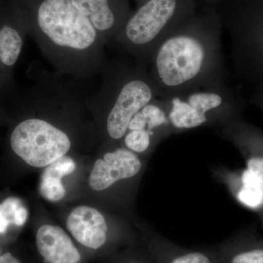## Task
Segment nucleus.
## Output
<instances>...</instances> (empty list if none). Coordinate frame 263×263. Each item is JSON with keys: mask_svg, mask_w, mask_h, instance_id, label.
<instances>
[{"mask_svg": "<svg viewBox=\"0 0 263 263\" xmlns=\"http://www.w3.org/2000/svg\"><path fill=\"white\" fill-rule=\"evenodd\" d=\"M222 29L215 7L199 2L195 13L164 38L147 67L159 98L226 83Z\"/></svg>", "mask_w": 263, "mask_h": 263, "instance_id": "nucleus-1", "label": "nucleus"}, {"mask_svg": "<svg viewBox=\"0 0 263 263\" xmlns=\"http://www.w3.org/2000/svg\"><path fill=\"white\" fill-rule=\"evenodd\" d=\"M27 31L43 57L76 81L102 75L108 60L92 24L71 0H18Z\"/></svg>", "mask_w": 263, "mask_h": 263, "instance_id": "nucleus-2", "label": "nucleus"}, {"mask_svg": "<svg viewBox=\"0 0 263 263\" xmlns=\"http://www.w3.org/2000/svg\"><path fill=\"white\" fill-rule=\"evenodd\" d=\"M102 76L100 90L87 97L88 108L103 119L106 136L119 141L132 119L159 92L147 67L124 55L108 60Z\"/></svg>", "mask_w": 263, "mask_h": 263, "instance_id": "nucleus-3", "label": "nucleus"}, {"mask_svg": "<svg viewBox=\"0 0 263 263\" xmlns=\"http://www.w3.org/2000/svg\"><path fill=\"white\" fill-rule=\"evenodd\" d=\"M198 5L199 0H146L132 12L112 46L147 67L157 46Z\"/></svg>", "mask_w": 263, "mask_h": 263, "instance_id": "nucleus-4", "label": "nucleus"}, {"mask_svg": "<svg viewBox=\"0 0 263 263\" xmlns=\"http://www.w3.org/2000/svg\"><path fill=\"white\" fill-rule=\"evenodd\" d=\"M10 143L15 155L34 167L49 165L67 155L72 145L70 134L41 114L19 122L12 131Z\"/></svg>", "mask_w": 263, "mask_h": 263, "instance_id": "nucleus-5", "label": "nucleus"}, {"mask_svg": "<svg viewBox=\"0 0 263 263\" xmlns=\"http://www.w3.org/2000/svg\"><path fill=\"white\" fill-rule=\"evenodd\" d=\"M162 99L170 124L176 129L200 127L214 114L230 113L234 108V95L226 83L197 86Z\"/></svg>", "mask_w": 263, "mask_h": 263, "instance_id": "nucleus-6", "label": "nucleus"}, {"mask_svg": "<svg viewBox=\"0 0 263 263\" xmlns=\"http://www.w3.org/2000/svg\"><path fill=\"white\" fill-rule=\"evenodd\" d=\"M89 21L105 46H112L131 15L130 0H71Z\"/></svg>", "mask_w": 263, "mask_h": 263, "instance_id": "nucleus-7", "label": "nucleus"}, {"mask_svg": "<svg viewBox=\"0 0 263 263\" xmlns=\"http://www.w3.org/2000/svg\"><path fill=\"white\" fill-rule=\"evenodd\" d=\"M141 162L136 155L125 148L107 152L95 162L90 174V186L96 191L106 190L119 180L129 179L139 173Z\"/></svg>", "mask_w": 263, "mask_h": 263, "instance_id": "nucleus-8", "label": "nucleus"}, {"mask_svg": "<svg viewBox=\"0 0 263 263\" xmlns=\"http://www.w3.org/2000/svg\"><path fill=\"white\" fill-rule=\"evenodd\" d=\"M67 228L78 242L89 248L98 249L106 240V221L94 208H76L67 217Z\"/></svg>", "mask_w": 263, "mask_h": 263, "instance_id": "nucleus-9", "label": "nucleus"}, {"mask_svg": "<svg viewBox=\"0 0 263 263\" xmlns=\"http://www.w3.org/2000/svg\"><path fill=\"white\" fill-rule=\"evenodd\" d=\"M40 254L48 263H78L81 254L72 240L60 227L46 224L36 235Z\"/></svg>", "mask_w": 263, "mask_h": 263, "instance_id": "nucleus-10", "label": "nucleus"}, {"mask_svg": "<svg viewBox=\"0 0 263 263\" xmlns=\"http://www.w3.org/2000/svg\"><path fill=\"white\" fill-rule=\"evenodd\" d=\"M76 167L74 160L66 155L46 166L40 184L41 195L51 202L60 201L63 199L66 191L62 179L64 176L72 174Z\"/></svg>", "mask_w": 263, "mask_h": 263, "instance_id": "nucleus-11", "label": "nucleus"}, {"mask_svg": "<svg viewBox=\"0 0 263 263\" xmlns=\"http://www.w3.org/2000/svg\"><path fill=\"white\" fill-rule=\"evenodd\" d=\"M27 24L19 27L16 24L4 22L0 27V65L11 68L16 63L23 47L24 32Z\"/></svg>", "mask_w": 263, "mask_h": 263, "instance_id": "nucleus-12", "label": "nucleus"}, {"mask_svg": "<svg viewBox=\"0 0 263 263\" xmlns=\"http://www.w3.org/2000/svg\"><path fill=\"white\" fill-rule=\"evenodd\" d=\"M168 124L165 103L162 98H157L145 105L134 116L129 122L127 131L146 129L154 136L155 130Z\"/></svg>", "mask_w": 263, "mask_h": 263, "instance_id": "nucleus-13", "label": "nucleus"}, {"mask_svg": "<svg viewBox=\"0 0 263 263\" xmlns=\"http://www.w3.org/2000/svg\"><path fill=\"white\" fill-rule=\"evenodd\" d=\"M241 183L238 193L239 201L251 209L263 206V190L257 178L247 169L242 174Z\"/></svg>", "mask_w": 263, "mask_h": 263, "instance_id": "nucleus-14", "label": "nucleus"}, {"mask_svg": "<svg viewBox=\"0 0 263 263\" xmlns=\"http://www.w3.org/2000/svg\"><path fill=\"white\" fill-rule=\"evenodd\" d=\"M124 136L126 146L132 152L142 153L149 148L152 135L146 129L128 130Z\"/></svg>", "mask_w": 263, "mask_h": 263, "instance_id": "nucleus-15", "label": "nucleus"}, {"mask_svg": "<svg viewBox=\"0 0 263 263\" xmlns=\"http://www.w3.org/2000/svg\"><path fill=\"white\" fill-rule=\"evenodd\" d=\"M22 202L15 197H9L0 204V233L6 232L10 224H14L15 215Z\"/></svg>", "mask_w": 263, "mask_h": 263, "instance_id": "nucleus-16", "label": "nucleus"}, {"mask_svg": "<svg viewBox=\"0 0 263 263\" xmlns=\"http://www.w3.org/2000/svg\"><path fill=\"white\" fill-rule=\"evenodd\" d=\"M231 263H263V247L242 251L233 256Z\"/></svg>", "mask_w": 263, "mask_h": 263, "instance_id": "nucleus-17", "label": "nucleus"}, {"mask_svg": "<svg viewBox=\"0 0 263 263\" xmlns=\"http://www.w3.org/2000/svg\"><path fill=\"white\" fill-rule=\"evenodd\" d=\"M242 4L262 15V20L259 23L257 37H258L259 48L263 55V0H238Z\"/></svg>", "mask_w": 263, "mask_h": 263, "instance_id": "nucleus-18", "label": "nucleus"}, {"mask_svg": "<svg viewBox=\"0 0 263 263\" xmlns=\"http://www.w3.org/2000/svg\"><path fill=\"white\" fill-rule=\"evenodd\" d=\"M247 170L258 179L263 190V156H252L247 160Z\"/></svg>", "mask_w": 263, "mask_h": 263, "instance_id": "nucleus-19", "label": "nucleus"}, {"mask_svg": "<svg viewBox=\"0 0 263 263\" xmlns=\"http://www.w3.org/2000/svg\"><path fill=\"white\" fill-rule=\"evenodd\" d=\"M171 263H211L206 257L199 252H194L180 256L174 259Z\"/></svg>", "mask_w": 263, "mask_h": 263, "instance_id": "nucleus-20", "label": "nucleus"}, {"mask_svg": "<svg viewBox=\"0 0 263 263\" xmlns=\"http://www.w3.org/2000/svg\"><path fill=\"white\" fill-rule=\"evenodd\" d=\"M0 263H21L18 259L15 258L13 254L5 253L0 256Z\"/></svg>", "mask_w": 263, "mask_h": 263, "instance_id": "nucleus-21", "label": "nucleus"}, {"mask_svg": "<svg viewBox=\"0 0 263 263\" xmlns=\"http://www.w3.org/2000/svg\"><path fill=\"white\" fill-rule=\"evenodd\" d=\"M221 0H199L202 4L210 5V6L215 7L216 5L219 4Z\"/></svg>", "mask_w": 263, "mask_h": 263, "instance_id": "nucleus-22", "label": "nucleus"}, {"mask_svg": "<svg viewBox=\"0 0 263 263\" xmlns=\"http://www.w3.org/2000/svg\"><path fill=\"white\" fill-rule=\"evenodd\" d=\"M135 1H136L137 6H138V5L142 4V3L146 1V0H135Z\"/></svg>", "mask_w": 263, "mask_h": 263, "instance_id": "nucleus-23", "label": "nucleus"}]
</instances>
